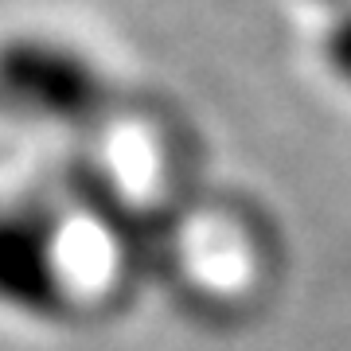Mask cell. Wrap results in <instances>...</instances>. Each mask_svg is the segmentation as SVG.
<instances>
[{"label": "cell", "instance_id": "1", "mask_svg": "<svg viewBox=\"0 0 351 351\" xmlns=\"http://www.w3.org/2000/svg\"><path fill=\"white\" fill-rule=\"evenodd\" d=\"M110 106L101 66L71 39L20 32L0 43V110L27 125L86 129Z\"/></svg>", "mask_w": 351, "mask_h": 351}, {"label": "cell", "instance_id": "2", "mask_svg": "<svg viewBox=\"0 0 351 351\" xmlns=\"http://www.w3.org/2000/svg\"><path fill=\"white\" fill-rule=\"evenodd\" d=\"M66 304L63 242L55 215L36 203L0 207V308L24 320H55Z\"/></svg>", "mask_w": 351, "mask_h": 351}, {"label": "cell", "instance_id": "3", "mask_svg": "<svg viewBox=\"0 0 351 351\" xmlns=\"http://www.w3.org/2000/svg\"><path fill=\"white\" fill-rule=\"evenodd\" d=\"M320 59L332 71V78L351 90V0L332 8V20L324 27V39H320Z\"/></svg>", "mask_w": 351, "mask_h": 351}, {"label": "cell", "instance_id": "4", "mask_svg": "<svg viewBox=\"0 0 351 351\" xmlns=\"http://www.w3.org/2000/svg\"><path fill=\"white\" fill-rule=\"evenodd\" d=\"M316 4H328V8H339V4H348V0H316Z\"/></svg>", "mask_w": 351, "mask_h": 351}]
</instances>
